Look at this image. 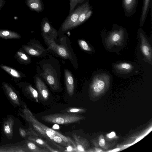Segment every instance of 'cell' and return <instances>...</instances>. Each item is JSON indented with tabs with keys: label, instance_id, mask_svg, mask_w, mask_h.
I'll return each mask as SVG.
<instances>
[{
	"label": "cell",
	"instance_id": "12",
	"mask_svg": "<svg viewBox=\"0 0 152 152\" xmlns=\"http://www.w3.org/2000/svg\"><path fill=\"white\" fill-rule=\"evenodd\" d=\"M72 137L74 140L75 148L74 152H86L88 149L89 143L88 141L85 138L74 133Z\"/></svg>",
	"mask_w": 152,
	"mask_h": 152
},
{
	"label": "cell",
	"instance_id": "14",
	"mask_svg": "<svg viewBox=\"0 0 152 152\" xmlns=\"http://www.w3.org/2000/svg\"><path fill=\"white\" fill-rule=\"evenodd\" d=\"M64 74L66 86L69 95L73 96L75 89V81L71 72L66 68L64 69Z\"/></svg>",
	"mask_w": 152,
	"mask_h": 152
},
{
	"label": "cell",
	"instance_id": "19",
	"mask_svg": "<svg viewBox=\"0 0 152 152\" xmlns=\"http://www.w3.org/2000/svg\"><path fill=\"white\" fill-rule=\"evenodd\" d=\"M25 3L31 10L39 12L44 10V5L42 0H26Z\"/></svg>",
	"mask_w": 152,
	"mask_h": 152
},
{
	"label": "cell",
	"instance_id": "29",
	"mask_svg": "<svg viewBox=\"0 0 152 152\" xmlns=\"http://www.w3.org/2000/svg\"><path fill=\"white\" fill-rule=\"evenodd\" d=\"M32 125L34 130L37 131L38 134L42 137H45L48 140V137L45 131L38 124L34 123H30Z\"/></svg>",
	"mask_w": 152,
	"mask_h": 152
},
{
	"label": "cell",
	"instance_id": "23",
	"mask_svg": "<svg viewBox=\"0 0 152 152\" xmlns=\"http://www.w3.org/2000/svg\"><path fill=\"white\" fill-rule=\"evenodd\" d=\"M28 138L30 140L34 142L38 145H40L49 150L50 152H60V151L51 148L48 143L45 141L39 138L38 136H32L28 137Z\"/></svg>",
	"mask_w": 152,
	"mask_h": 152
},
{
	"label": "cell",
	"instance_id": "22",
	"mask_svg": "<svg viewBox=\"0 0 152 152\" xmlns=\"http://www.w3.org/2000/svg\"><path fill=\"white\" fill-rule=\"evenodd\" d=\"M14 121L11 118L4 121L3 125L4 132L9 139H11L13 134V127Z\"/></svg>",
	"mask_w": 152,
	"mask_h": 152
},
{
	"label": "cell",
	"instance_id": "5",
	"mask_svg": "<svg viewBox=\"0 0 152 152\" xmlns=\"http://www.w3.org/2000/svg\"><path fill=\"white\" fill-rule=\"evenodd\" d=\"M55 67L53 64H44L42 72H39V75L43 77L53 90L56 91L60 90L61 86L60 77H59L60 75H58V72Z\"/></svg>",
	"mask_w": 152,
	"mask_h": 152
},
{
	"label": "cell",
	"instance_id": "31",
	"mask_svg": "<svg viewBox=\"0 0 152 152\" xmlns=\"http://www.w3.org/2000/svg\"><path fill=\"white\" fill-rule=\"evenodd\" d=\"M107 136V137L109 139H112L114 138L113 137L116 136V135L115 132H112L108 134Z\"/></svg>",
	"mask_w": 152,
	"mask_h": 152
},
{
	"label": "cell",
	"instance_id": "16",
	"mask_svg": "<svg viewBox=\"0 0 152 152\" xmlns=\"http://www.w3.org/2000/svg\"><path fill=\"white\" fill-rule=\"evenodd\" d=\"M2 86L4 91L12 102L15 104L19 105V99L12 87L5 82L2 83Z\"/></svg>",
	"mask_w": 152,
	"mask_h": 152
},
{
	"label": "cell",
	"instance_id": "1",
	"mask_svg": "<svg viewBox=\"0 0 152 152\" xmlns=\"http://www.w3.org/2000/svg\"><path fill=\"white\" fill-rule=\"evenodd\" d=\"M128 37L126 29L116 24H113L110 30L101 33L102 42L105 49L118 55L125 47Z\"/></svg>",
	"mask_w": 152,
	"mask_h": 152
},
{
	"label": "cell",
	"instance_id": "7",
	"mask_svg": "<svg viewBox=\"0 0 152 152\" xmlns=\"http://www.w3.org/2000/svg\"><path fill=\"white\" fill-rule=\"evenodd\" d=\"M91 7L88 1L79 5L73 10L61 24L58 31L60 37L67 31L72 29V26L76 22L81 14L87 9Z\"/></svg>",
	"mask_w": 152,
	"mask_h": 152
},
{
	"label": "cell",
	"instance_id": "3",
	"mask_svg": "<svg viewBox=\"0 0 152 152\" xmlns=\"http://www.w3.org/2000/svg\"><path fill=\"white\" fill-rule=\"evenodd\" d=\"M112 77L108 72L104 71H97L92 76L89 87V93L91 96H100L109 89Z\"/></svg>",
	"mask_w": 152,
	"mask_h": 152
},
{
	"label": "cell",
	"instance_id": "18",
	"mask_svg": "<svg viewBox=\"0 0 152 152\" xmlns=\"http://www.w3.org/2000/svg\"><path fill=\"white\" fill-rule=\"evenodd\" d=\"M14 58L20 64L27 65L31 62V58L28 54L20 48L15 53Z\"/></svg>",
	"mask_w": 152,
	"mask_h": 152
},
{
	"label": "cell",
	"instance_id": "28",
	"mask_svg": "<svg viewBox=\"0 0 152 152\" xmlns=\"http://www.w3.org/2000/svg\"><path fill=\"white\" fill-rule=\"evenodd\" d=\"M91 8V7L87 9L81 14L77 21L73 25L72 29L79 26L88 19L87 16V13Z\"/></svg>",
	"mask_w": 152,
	"mask_h": 152
},
{
	"label": "cell",
	"instance_id": "17",
	"mask_svg": "<svg viewBox=\"0 0 152 152\" xmlns=\"http://www.w3.org/2000/svg\"><path fill=\"white\" fill-rule=\"evenodd\" d=\"M19 86L23 90L26 91L37 102H38L39 94L36 90L30 84L21 82L18 84Z\"/></svg>",
	"mask_w": 152,
	"mask_h": 152
},
{
	"label": "cell",
	"instance_id": "8",
	"mask_svg": "<svg viewBox=\"0 0 152 152\" xmlns=\"http://www.w3.org/2000/svg\"><path fill=\"white\" fill-rule=\"evenodd\" d=\"M139 48L142 60L152 65V47L150 39L143 31L139 28L137 31Z\"/></svg>",
	"mask_w": 152,
	"mask_h": 152
},
{
	"label": "cell",
	"instance_id": "10",
	"mask_svg": "<svg viewBox=\"0 0 152 152\" xmlns=\"http://www.w3.org/2000/svg\"><path fill=\"white\" fill-rule=\"evenodd\" d=\"M41 34L42 37L56 41L58 36V31L52 25L48 18H43L41 23Z\"/></svg>",
	"mask_w": 152,
	"mask_h": 152
},
{
	"label": "cell",
	"instance_id": "13",
	"mask_svg": "<svg viewBox=\"0 0 152 152\" xmlns=\"http://www.w3.org/2000/svg\"><path fill=\"white\" fill-rule=\"evenodd\" d=\"M138 0H122V5L126 16H132L135 13Z\"/></svg>",
	"mask_w": 152,
	"mask_h": 152
},
{
	"label": "cell",
	"instance_id": "4",
	"mask_svg": "<svg viewBox=\"0 0 152 152\" xmlns=\"http://www.w3.org/2000/svg\"><path fill=\"white\" fill-rule=\"evenodd\" d=\"M85 118L80 115L63 112L44 115L41 119L48 123L67 125L79 122Z\"/></svg>",
	"mask_w": 152,
	"mask_h": 152
},
{
	"label": "cell",
	"instance_id": "20",
	"mask_svg": "<svg viewBox=\"0 0 152 152\" xmlns=\"http://www.w3.org/2000/svg\"><path fill=\"white\" fill-rule=\"evenodd\" d=\"M151 7V0H143V6L140 20V25L142 27L146 18L148 12Z\"/></svg>",
	"mask_w": 152,
	"mask_h": 152
},
{
	"label": "cell",
	"instance_id": "21",
	"mask_svg": "<svg viewBox=\"0 0 152 152\" xmlns=\"http://www.w3.org/2000/svg\"><path fill=\"white\" fill-rule=\"evenodd\" d=\"M92 143L96 148H100L107 150L109 148L114 144H110L103 135H100L96 139L92 140Z\"/></svg>",
	"mask_w": 152,
	"mask_h": 152
},
{
	"label": "cell",
	"instance_id": "30",
	"mask_svg": "<svg viewBox=\"0 0 152 152\" xmlns=\"http://www.w3.org/2000/svg\"><path fill=\"white\" fill-rule=\"evenodd\" d=\"M70 9L69 14H71L74 10L75 7L79 3L83 2L85 0H69Z\"/></svg>",
	"mask_w": 152,
	"mask_h": 152
},
{
	"label": "cell",
	"instance_id": "11",
	"mask_svg": "<svg viewBox=\"0 0 152 152\" xmlns=\"http://www.w3.org/2000/svg\"><path fill=\"white\" fill-rule=\"evenodd\" d=\"M34 78L39 96L42 100L46 101L49 96V91L47 86L43 81L38 76L36 75Z\"/></svg>",
	"mask_w": 152,
	"mask_h": 152
},
{
	"label": "cell",
	"instance_id": "15",
	"mask_svg": "<svg viewBox=\"0 0 152 152\" xmlns=\"http://www.w3.org/2000/svg\"><path fill=\"white\" fill-rule=\"evenodd\" d=\"M0 68L11 76L15 82L20 81L22 78L26 77L25 75L22 72L3 64L0 65Z\"/></svg>",
	"mask_w": 152,
	"mask_h": 152
},
{
	"label": "cell",
	"instance_id": "9",
	"mask_svg": "<svg viewBox=\"0 0 152 152\" xmlns=\"http://www.w3.org/2000/svg\"><path fill=\"white\" fill-rule=\"evenodd\" d=\"M21 49L29 56L42 57L47 56L48 51L39 41L32 39L26 45H23Z\"/></svg>",
	"mask_w": 152,
	"mask_h": 152
},
{
	"label": "cell",
	"instance_id": "27",
	"mask_svg": "<svg viewBox=\"0 0 152 152\" xmlns=\"http://www.w3.org/2000/svg\"><path fill=\"white\" fill-rule=\"evenodd\" d=\"M86 111V109L84 108L80 107H71L67 108L61 111L64 113L78 114L84 113Z\"/></svg>",
	"mask_w": 152,
	"mask_h": 152
},
{
	"label": "cell",
	"instance_id": "32",
	"mask_svg": "<svg viewBox=\"0 0 152 152\" xmlns=\"http://www.w3.org/2000/svg\"><path fill=\"white\" fill-rule=\"evenodd\" d=\"M5 0H0V10L4 5Z\"/></svg>",
	"mask_w": 152,
	"mask_h": 152
},
{
	"label": "cell",
	"instance_id": "25",
	"mask_svg": "<svg viewBox=\"0 0 152 152\" xmlns=\"http://www.w3.org/2000/svg\"><path fill=\"white\" fill-rule=\"evenodd\" d=\"M78 43L80 48L87 53L91 54L95 52L94 48L86 40L80 39L78 40Z\"/></svg>",
	"mask_w": 152,
	"mask_h": 152
},
{
	"label": "cell",
	"instance_id": "2",
	"mask_svg": "<svg viewBox=\"0 0 152 152\" xmlns=\"http://www.w3.org/2000/svg\"><path fill=\"white\" fill-rule=\"evenodd\" d=\"M43 38L48 46L47 49L48 52H51L62 58L69 60L75 68H77V58L72 48L68 43V39L66 36H63L60 38L59 44L57 43L54 40Z\"/></svg>",
	"mask_w": 152,
	"mask_h": 152
},
{
	"label": "cell",
	"instance_id": "24",
	"mask_svg": "<svg viewBox=\"0 0 152 152\" xmlns=\"http://www.w3.org/2000/svg\"><path fill=\"white\" fill-rule=\"evenodd\" d=\"M0 37L5 39H19L20 35L18 33L6 29H0Z\"/></svg>",
	"mask_w": 152,
	"mask_h": 152
},
{
	"label": "cell",
	"instance_id": "6",
	"mask_svg": "<svg viewBox=\"0 0 152 152\" xmlns=\"http://www.w3.org/2000/svg\"><path fill=\"white\" fill-rule=\"evenodd\" d=\"M113 72L118 77L126 78L135 75L139 71V67L135 63L128 61L114 63L112 64Z\"/></svg>",
	"mask_w": 152,
	"mask_h": 152
},
{
	"label": "cell",
	"instance_id": "26",
	"mask_svg": "<svg viewBox=\"0 0 152 152\" xmlns=\"http://www.w3.org/2000/svg\"><path fill=\"white\" fill-rule=\"evenodd\" d=\"M27 148L30 151L33 152H50L46 148H40L37 144L31 141L26 142Z\"/></svg>",
	"mask_w": 152,
	"mask_h": 152
}]
</instances>
